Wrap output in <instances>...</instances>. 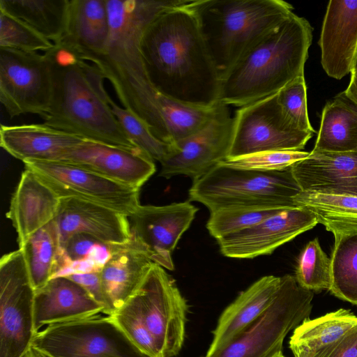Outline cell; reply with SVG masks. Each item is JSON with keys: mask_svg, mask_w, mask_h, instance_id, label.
<instances>
[{"mask_svg": "<svg viewBox=\"0 0 357 357\" xmlns=\"http://www.w3.org/2000/svg\"><path fill=\"white\" fill-rule=\"evenodd\" d=\"M69 0H0V10L26 23L54 45L65 31Z\"/></svg>", "mask_w": 357, "mask_h": 357, "instance_id": "obj_29", "label": "cell"}, {"mask_svg": "<svg viewBox=\"0 0 357 357\" xmlns=\"http://www.w3.org/2000/svg\"><path fill=\"white\" fill-rule=\"evenodd\" d=\"M309 155V152L303 151H263L227 158L220 163L239 169L275 171L291 167Z\"/></svg>", "mask_w": 357, "mask_h": 357, "instance_id": "obj_40", "label": "cell"}, {"mask_svg": "<svg viewBox=\"0 0 357 357\" xmlns=\"http://www.w3.org/2000/svg\"><path fill=\"white\" fill-rule=\"evenodd\" d=\"M281 277L266 275L251 284L220 316L205 356L219 351L258 320L275 299Z\"/></svg>", "mask_w": 357, "mask_h": 357, "instance_id": "obj_23", "label": "cell"}, {"mask_svg": "<svg viewBox=\"0 0 357 357\" xmlns=\"http://www.w3.org/2000/svg\"><path fill=\"white\" fill-rule=\"evenodd\" d=\"M65 277L78 283L85 289L89 295L102 306V313L109 316V305L102 289L100 272L74 273Z\"/></svg>", "mask_w": 357, "mask_h": 357, "instance_id": "obj_41", "label": "cell"}, {"mask_svg": "<svg viewBox=\"0 0 357 357\" xmlns=\"http://www.w3.org/2000/svg\"><path fill=\"white\" fill-rule=\"evenodd\" d=\"M132 296L161 356H176L184 342L188 305L175 280L153 263Z\"/></svg>", "mask_w": 357, "mask_h": 357, "instance_id": "obj_12", "label": "cell"}, {"mask_svg": "<svg viewBox=\"0 0 357 357\" xmlns=\"http://www.w3.org/2000/svg\"><path fill=\"white\" fill-rule=\"evenodd\" d=\"M61 245L75 234H85L110 245L132 237L129 217L100 205L75 198H61L55 218Z\"/></svg>", "mask_w": 357, "mask_h": 357, "instance_id": "obj_19", "label": "cell"}, {"mask_svg": "<svg viewBox=\"0 0 357 357\" xmlns=\"http://www.w3.org/2000/svg\"><path fill=\"white\" fill-rule=\"evenodd\" d=\"M53 94L52 64L46 53L0 47V101L10 118L42 116Z\"/></svg>", "mask_w": 357, "mask_h": 357, "instance_id": "obj_10", "label": "cell"}, {"mask_svg": "<svg viewBox=\"0 0 357 357\" xmlns=\"http://www.w3.org/2000/svg\"><path fill=\"white\" fill-rule=\"evenodd\" d=\"M112 111L130 139L149 154L153 160L161 162L173 151V146L158 139L149 127L128 109L116 105L109 97Z\"/></svg>", "mask_w": 357, "mask_h": 357, "instance_id": "obj_38", "label": "cell"}, {"mask_svg": "<svg viewBox=\"0 0 357 357\" xmlns=\"http://www.w3.org/2000/svg\"><path fill=\"white\" fill-rule=\"evenodd\" d=\"M234 119L220 102L209 122L201 130L173 146L161 162L160 176L185 175L197 179L229 157Z\"/></svg>", "mask_w": 357, "mask_h": 357, "instance_id": "obj_14", "label": "cell"}, {"mask_svg": "<svg viewBox=\"0 0 357 357\" xmlns=\"http://www.w3.org/2000/svg\"><path fill=\"white\" fill-rule=\"evenodd\" d=\"M35 289L18 249L0 260V357H22L35 334Z\"/></svg>", "mask_w": 357, "mask_h": 357, "instance_id": "obj_9", "label": "cell"}, {"mask_svg": "<svg viewBox=\"0 0 357 357\" xmlns=\"http://www.w3.org/2000/svg\"><path fill=\"white\" fill-rule=\"evenodd\" d=\"M355 71H357V50H356V56H355V59H354V65H353V68H352V72H355Z\"/></svg>", "mask_w": 357, "mask_h": 357, "instance_id": "obj_46", "label": "cell"}, {"mask_svg": "<svg viewBox=\"0 0 357 357\" xmlns=\"http://www.w3.org/2000/svg\"><path fill=\"white\" fill-rule=\"evenodd\" d=\"M165 1L106 0L109 36L104 52L92 59L112 85L120 102L154 135L165 130L174 102L153 86L146 75L140 40L145 26Z\"/></svg>", "mask_w": 357, "mask_h": 357, "instance_id": "obj_2", "label": "cell"}, {"mask_svg": "<svg viewBox=\"0 0 357 357\" xmlns=\"http://www.w3.org/2000/svg\"><path fill=\"white\" fill-rule=\"evenodd\" d=\"M110 317L143 354L148 357H162L132 296Z\"/></svg>", "mask_w": 357, "mask_h": 357, "instance_id": "obj_36", "label": "cell"}, {"mask_svg": "<svg viewBox=\"0 0 357 357\" xmlns=\"http://www.w3.org/2000/svg\"><path fill=\"white\" fill-rule=\"evenodd\" d=\"M33 357H51L45 353L31 347Z\"/></svg>", "mask_w": 357, "mask_h": 357, "instance_id": "obj_45", "label": "cell"}, {"mask_svg": "<svg viewBox=\"0 0 357 357\" xmlns=\"http://www.w3.org/2000/svg\"><path fill=\"white\" fill-rule=\"evenodd\" d=\"M295 202L313 213L334 237L357 233V196L301 191Z\"/></svg>", "mask_w": 357, "mask_h": 357, "instance_id": "obj_28", "label": "cell"}, {"mask_svg": "<svg viewBox=\"0 0 357 357\" xmlns=\"http://www.w3.org/2000/svg\"><path fill=\"white\" fill-rule=\"evenodd\" d=\"M31 347L51 357H148L126 336L110 316H96L46 326Z\"/></svg>", "mask_w": 357, "mask_h": 357, "instance_id": "obj_8", "label": "cell"}, {"mask_svg": "<svg viewBox=\"0 0 357 357\" xmlns=\"http://www.w3.org/2000/svg\"><path fill=\"white\" fill-rule=\"evenodd\" d=\"M334 238L329 291L340 299L357 305V233Z\"/></svg>", "mask_w": 357, "mask_h": 357, "instance_id": "obj_33", "label": "cell"}, {"mask_svg": "<svg viewBox=\"0 0 357 357\" xmlns=\"http://www.w3.org/2000/svg\"><path fill=\"white\" fill-rule=\"evenodd\" d=\"M291 170L302 191L357 196V151L312 150Z\"/></svg>", "mask_w": 357, "mask_h": 357, "instance_id": "obj_20", "label": "cell"}, {"mask_svg": "<svg viewBox=\"0 0 357 357\" xmlns=\"http://www.w3.org/2000/svg\"><path fill=\"white\" fill-rule=\"evenodd\" d=\"M109 36L106 0H69L65 31L55 45L90 62L104 52Z\"/></svg>", "mask_w": 357, "mask_h": 357, "instance_id": "obj_24", "label": "cell"}, {"mask_svg": "<svg viewBox=\"0 0 357 357\" xmlns=\"http://www.w3.org/2000/svg\"><path fill=\"white\" fill-rule=\"evenodd\" d=\"M291 167L275 171L232 167L220 163L193 180L190 202L204 204L211 212L225 208H282L298 207L301 192Z\"/></svg>", "mask_w": 357, "mask_h": 357, "instance_id": "obj_6", "label": "cell"}, {"mask_svg": "<svg viewBox=\"0 0 357 357\" xmlns=\"http://www.w3.org/2000/svg\"><path fill=\"white\" fill-rule=\"evenodd\" d=\"M190 1H164L144 29L142 57L161 95L185 105L211 107L220 102V77Z\"/></svg>", "mask_w": 357, "mask_h": 357, "instance_id": "obj_1", "label": "cell"}, {"mask_svg": "<svg viewBox=\"0 0 357 357\" xmlns=\"http://www.w3.org/2000/svg\"><path fill=\"white\" fill-rule=\"evenodd\" d=\"M319 45L328 76L341 79L351 73L357 50V0L329 1Z\"/></svg>", "mask_w": 357, "mask_h": 357, "instance_id": "obj_18", "label": "cell"}, {"mask_svg": "<svg viewBox=\"0 0 357 357\" xmlns=\"http://www.w3.org/2000/svg\"><path fill=\"white\" fill-rule=\"evenodd\" d=\"M339 99L344 102L347 106L352 109L357 114V105L349 100L344 93L341 92L336 96Z\"/></svg>", "mask_w": 357, "mask_h": 357, "instance_id": "obj_44", "label": "cell"}, {"mask_svg": "<svg viewBox=\"0 0 357 357\" xmlns=\"http://www.w3.org/2000/svg\"><path fill=\"white\" fill-rule=\"evenodd\" d=\"M19 248L35 290L54 278L61 248L55 220L32 234Z\"/></svg>", "mask_w": 357, "mask_h": 357, "instance_id": "obj_31", "label": "cell"}, {"mask_svg": "<svg viewBox=\"0 0 357 357\" xmlns=\"http://www.w3.org/2000/svg\"><path fill=\"white\" fill-rule=\"evenodd\" d=\"M83 137L53 128L44 123L1 125L0 145L22 160L60 162Z\"/></svg>", "mask_w": 357, "mask_h": 357, "instance_id": "obj_26", "label": "cell"}, {"mask_svg": "<svg viewBox=\"0 0 357 357\" xmlns=\"http://www.w3.org/2000/svg\"><path fill=\"white\" fill-rule=\"evenodd\" d=\"M52 64L53 94L43 123L85 139L126 149H140L113 114L105 79L93 64L57 45L45 52Z\"/></svg>", "mask_w": 357, "mask_h": 357, "instance_id": "obj_3", "label": "cell"}, {"mask_svg": "<svg viewBox=\"0 0 357 357\" xmlns=\"http://www.w3.org/2000/svg\"><path fill=\"white\" fill-rule=\"evenodd\" d=\"M22 357H33L32 351L31 349V347L24 354V355Z\"/></svg>", "mask_w": 357, "mask_h": 357, "instance_id": "obj_47", "label": "cell"}, {"mask_svg": "<svg viewBox=\"0 0 357 357\" xmlns=\"http://www.w3.org/2000/svg\"><path fill=\"white\" fill-rule=\"evenodd\" d=\"M357 326V316L339 309L316 319L304 320L294 328L289 348L294 357H312Z\"/></svg>", "mask_w": 357, "mask_h": 357, "instance_id": "obj_27", "label": "cell"}, {"mask_svg": "<svg viewBox=\"0 0 357 357\" xmlns=\"http://www.w3.org/2000/svg\"><path fill=\"white\" fill-rule=\"evenodd\" d=\"M295 278L300 286L312 291L330 290L331 259L321 248L317 238L309 241L301 252Z\"/></svg>", "mask_w": 357, "mask_h": 357, "instance_id": "obj_34", "label": "cell"}, {"mask_svg": "<svg viewBox=\"0 0 357 357\" xmlns=\"http://www.w3.org/2000/svg\"><path fill=\"white\" fill-rule=\"evenodd\" d=\"M274 357H285V356L283 355L282 352H280V353L278 354L277 355H275Z\"/></svg>", "mask_w": 357, "mask_h": 357, "instance_id": "obj_48", "label": "cell"}, {"mask_svg": "<svg viewBox=\"0 0 357 357\" xmlns=\"http://www.w3.org/2000/svg\"><path fill=\"white\" fill-rule=\"evenodd\" d=\"M54 46L26 23L0 10V47L45 52Z\"/></svg>", "mask_w": 357, "mask_h": 357, "instance_id": "obj_37", "label": "cell"}, {"mask_svg": "<svg viewBox=\"0 0 357 357\" xmlns=\"http://www.w3.org/2000/svg\"><path fill=\"white\" fill-rule=\"evenodd\" d=\"M277 96L284 114L293 126L301 131L315 132L308 117L307 86L304 76L289 83Z\"/></svg>", "mask_w": 357, "mask_h": 357, "instance_id": "obj_39", "label": "cell"}, {"mask_svg": "<svg viewBox=\"0 0 357 357\" xmlns=\"http://www.w3.org/2000/svg\"><path fill=\"white\" fill-rule=\"evenodd\" d=\"M312 357H357V326Z\"/></svg>", "mask_w": 357, "mask_h": 357, "instance_id": "obj_42", "label": "cell"}, {"mask_svg": "<svg viewBox=\"0 0 357 357\" xmlns=\"http://www.w3.org/2000/svg\"><path fill=\"white\" fill-rule=\"evenodd\" d=\"M314 151H357V114L337 97L325 105Z\"/></svg>", "mask_w": 357, "mask_h": 357, "instance_id": "obj_30", "label": "cell"}, {"mask_svg": "<svg viewBox=\"0 0 357 357\" xmlns=\"http://www.w3.org/2000/svg\"><path fill=\"white\" fill-rule=\"evenodd\" d=\"M277 93L236 111L227 158L263 151H301L305 147L313 133L301 131L291 123L282 110Z\"/></svg>", "mask_w": 357, "mask_h": 357, "instance_id": "obj_11", "label": "cell"}, {"mask_svg": "<svg viewBox=\"0 0 357 357\" xmlns=\"http://www.w3.org/2000/svg\"><path fill=\"white\" fill-rule=\"evenodd\" d=\"M34 172L61 198H75L102 206L128 217L141 205L139 189L75 165L52 161L28 160Z\"/></svg>", "mask_w": 357, "mask_h": 357, "instance_id": "obj_13", "label": "cell"}, {"mask_svg": "<svg viewBox=\"0 0 357 357\" xmlns=\"http://www.w3.org/2000/svg\"><path fill=\"white\" fill-rule=\"evenodd\" d=\"M140 189L155 173L152 158L141 149H126L84 139L60 161Z\"/></svg>", "mask_w": 357, "mask_h": 357, "instance_id": "obj_17", "label": "cell"}, {"mask_svg": "<svg viewBox=\"0 0 357 357\" xmlns=\"http://www.w3.org/2000/svg\"><path fill=\"white\" fill-rule=\"evenodd\" d=\"M280 209L252 207L220 208L210 213L206 229L211 236L218 240L250 228Z\"/></svg>", "mask_w": 357, "mask_h": 357, "instance_id": "obj_35", "label": "cell"}, {"mask_svg": "<svg viewBox=\"0 0 357 357\" xmlns=\"http://www.w3.org/2000/svg\"><path fill=\"white\" fill-rule=\"evenodd\" d=\"M309 22L294 13L253 44L221 77L219 101L241 107L304 76L312 40Z\"/></svg>", "mask_w": 357, "mask_h": 357, "instance_id": "obj_4", "label": "cell"}, {"mask_svg": "<svg viewBox=\"0 0 357 357\" xmlns=\"http://www.w3.org/2000/svg\"><path fill=\"white\" fill-rule=\"evenodd\" d=\"M153 263L132 237L125 243L113 245L110 257L100 271L109 316L133 295Z\"/></svg>", "mask_w": 357, "mask_h": 357, "instance_id": "obj_25", "label": "cell"}, {"mask_svg": "<svg viewBox=\"0 0 357 357\" xmlns=\"http://www.w3.org/2000/svg\"><path fill=\"white\" fill-rule=\"evenodd\" d=\"M113 245L85 234L70 236L61 245L54 278L100 272L110 257Z\"/></svg>", "mask_w": 357, "mask_h": 357, "instance_id": "obj_32", "label": "cell"}, {"mask_svg": "<svg viewBox=\"0 0 357 357\" xmlns=\"http://www.w3.org/2000/svg\"><path fill=\"white\" fill-rule=\"evenodd\" d=\"M190 5L220 79L293 13L292 6L282 0H194Z\"/></svg>", "mask_w": 357, "mask_h": 357, "instance_id": "obj_5", "label": "cell"}, {"mask_svg": "<svg viewBox=\"0 0 357 357\" xmlns=\"http://www.w3.org/2000/svg\"><path fill=\"white\" fill-rule=\"evenodd\" d=\"M197 211L190 201L165 206L140 205L129 217L132 237L155 264L172 271V252Z\"/></svg>", "mask_w": 357, "mask_h": 357, "instance_id": "obj_15", "label": "cell"}, {"mask_svg": "<svg viewBox=\"0 0 357 357\" xmlns=\"http://www.w3.org/2000/svg\"><path fill=\"white\" fill-rule=\"evenodd\" d=\"M102 310L78 283L65 276L53 278L35 290V333L43 326L92 317Z\"/></svg>", "mask_w": 357, "mask_h": 357, "instance_id": "obj_21", "label": "cell"}, {"mask_svg": "<svg viewBox=\"0 0 357 357\" xmlns=\"http://www.w3.org/2000/svg\"><path fill=\"white\" fill-rule=\"evenodd\" d=\"M343 93L357 105V71L351 73L349 84Z\"/></svg>", "mask_w": 357, "mask_h": 357, "instance_id": "obj_43", "label": "cell"}, {"mask_svg": "<svg viewBox=\"0 0 357 357\" xmlns=\"http://www.w3.org/2000/svg\"><path fill=\"white\" fill-rule=\"evenodd\" d=\"M60 201L54 191L34 172L25 168L6 213L17 234L19 247L55 220Z\"/></svg>", "mask_w": 357, "mask_h": 357, "instance_id": "obj_22", "label": "cell"}, {"mask_svg": "<svg viewBox=\"0 0 357 357\" xmlns=\"http://www.w3.org/2000/svg\"><path fill=\"white\" fill-rule=\"evenodd\" d=\"M313 296L312 291L299 285L295 276L281 277L278 293L268 310L225 347L208 357H274L282 352L287 335L309 318Z\"/></svg>", "mask_w": 357, "mask_h": 357, "instance_id": "obj_7", "label": "cell"}, {"mask_svg": "<svg viewBox=\"0 0 357 357\" xmlns=\"http://www.w3.org/2000/svg\"><path fill=\"white\" fill-rule=\"evenodd\" d=\"M318 222L302 207L284 208L262 222L218 239L221 253L227 257L252 259L271 255L280 245L310 230Z\"/></svg>", "mask_w": 357, "mask_h": 357, "instance_id": "obj_16", "label": "cell"}]
</instances>
